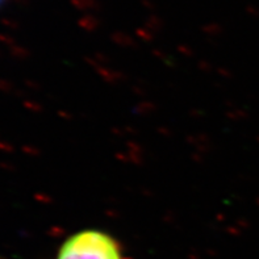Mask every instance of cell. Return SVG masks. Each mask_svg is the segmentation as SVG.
<instances>
[{
    "label": "cell",
    "instance_id": "cell-1",
    "mask_svg": "<svg viewBox=\"0 0 259 259\" xmlns=\"http://www.w3.org/2000/svg\"><path fill=\"white\" fill-rule=\"evenodd\" d=\"M58 259H122L117 241L100 230H83L66 240Z\"/></svg>",
    "mask_w": 259,
    "mask_h": 259
},
{
    "label": "cell",
    "instance_id": "cell-2",
    "mask_svg": "<svg viewBox=\"0 0 259 259\" xmlns=\"http://www.w3.org/2000/svg\"><path fill=\"white\" fill-rule=\"evenodd\" d=\"M3 2H4V0H0V6H2V3H3Z\"/></svg>",
    "mask_w": 259,
    "mask_h": 259
}]
</instances>
